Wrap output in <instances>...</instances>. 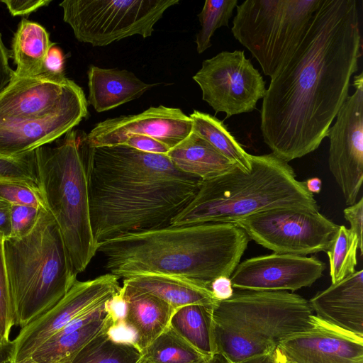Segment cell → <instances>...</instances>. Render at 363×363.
I'll return each mask as SVG.
<instances>
[{
  "label": "cell",
  "instance_id": "19",
  "mask_svg": "<svg viewBox=\"0 0 363 363\" xmlns=\"http://www.w3.org/2000/svg\"><path fill=\"white\" fill-rule=\"evenodd\" d=\"M315 315L363 335V270L318 291L308 301Z\"/></svg>",
  "mask_w": 363,
  "mask_h": 363
},
{
  "label": "cell",
  "instance_id": "25",
  "mask_svg": "<svg viewBox=\"0 0 363 363\" xmlns=\"http://www.w3.org/2000/svg\"><path fill=\"white\" fill-rule=\"evenodd\" d=\"M213 306L190 304L174 310L169 326L203 354L215 353L213 340Z\"/></svg>",
  "mask_w": 363,
  "mask_h": 363
},
{
  "label": "cell",
  "instance_id": "24",
  "mask_svg": "<svg viewBox=\"0 0 363 363\" xmlns=\"http://www.w3.org/2000/svg\"><path fill=\"white\" fill-rule=\"evenodd\" d=\"M55 45L43 26L22 18L12 40V57L16 65L14 77L40 75L47 54Z\"/></svg>",
  "mask_w": 363,
  "mask_h": 363
},
{
  "label": "cell",
  "instance_id": "14",
  "mask_svg": "<svg viewBox=\"0 0 363 363\" xmlns=\"http://www.w3.org/2000/svg\"><path fill=\"white\" fill-rule=\"evenodd\" d=\"M86 99L83 89L65 75L14 77L0 94V123L41 118Z\"/></svg>",
  "mask_w": 363,
  "mask_h": 363
},
{
  "label": "cell",
  "instance_id": "17",
  "mask_svg": "<svg viewBox=\"0 0 363 363\" xmlns=\"http://www.w3.org/2000/svg\"><path fill=\"white\" fill-rule=\"evenodd\" d=\"M311 327L294 333L277 348L294 363H363V335L313 314Z\"/></svg>",
  "mask_w": 363,
  "mask_h": 363
},
{
  "label": "cell",
  "instance_id": "27",
  "mask_svg": "<svg viewBox=\"0 0 363 363\" xmlns=\"http://www.w3.org/2000/svg\"><path fill=\"white\" fill-rule=\"evenodd\" d=\"M189 117L192 121L193 132L208 141L242 170L249 172L251 169V155L231 135L223 121L197 110H194Z\"/></svg>",
  "mask_w": 363,
  "mask_h": 363
},
{
  "label": "cell",
  "instance_id": "9",
  "mask_svg": "<svg viewBox=\"0 0 363 363\" xmlns=\"http://www.w3.org/2000/svg\"><path fill=\"white\" fill-rule=\"evenodd\" d=\"M179 0H65L63 20L77 40L94 47L139 35H152L164 13Z\"/></svg>",
  "mask_w": 363,
  "mask_h": 363
},
{
  "label": "cell",
  "instance_id": "11",
  "mask_svg": "<svg viewBox=\"0 0 363 363\" xmlns=\"http://www.w3.org/2000/svg\"><path fill=\"white\" fill-rule=\"evenodd\" d=\"M202 99L215 111L233 115L252 112L266 94L265 82L242 50L223 51L203 61L193 76Z\"/></svg>",
  "mask_w": 363,
  "mask_h": 363
},
{
  "label": "cell",
  "instance_id": "3",
  "mask_svg": "<svg viewBox=\"0 0 363 363\" xmlns=\"http://www.w3.org/2000/svg\"><path fill=\"white\" fill-rule=\"evenodd\" d=\"M250 240L235 223L169 225L104 241L97 252L107 272L118 279L169 274L209 289L217 277H230Z\"/></svg>",
  "mask_w": 363,
  "mask_h": 363
},
{
  "label": "cell",
  "instance_id": "39",
  "mask_svg": "<svg viewBox=\"0 0 363 363\" xmlns=\"http://www.w3.org/2000/svg\"><path fill=\"white\" fill-rule=\"evenodd\" d=\"M344 217L350 225V230L357 235L360 249L362 251V220H363V198L343 211ZM363 252V251H362Z\"/></svg>",
  "mask_w": 363,
  "mask_h": 363
},
{
  "label": "cell",
  "instance_id": "1",
  "mask_svg": "<svg viewBox=\"0 0 363 363\" xmlns=\"http://www.w3.org/2000/svg\"><path fill=\"white\" fill-rule=\"evenodd\" d=\"M359 23L357 0H321L295 52L271 79L260 128L281 160L302 157L328 136L358 70Z\"/></svg>",
  "mask_w": 363,
  "mask_h": 363
},
{
  "label": "cell",
  "instance_id": "34",
  "mask_svg": "<svg viewBox=\"0 0 363 363\" xmlns=\"http://www.w3.org/2000/svg\"><path fill=\"white\" fill-rule=\"evenodd\" d=\"M0 197L11 204L48 211L38 186L21 181H0Z\"/></svg>",
  "mask_w": 363,
  "mask_h": 363
},
{
  "label": "cell",
  "instance_id": "33",
  "mask_svg": "<svg viewBox=\"0 0 363 363\" xmlns=\"http://www.w3.org/2000/svg\"><path fill=\"white\" fill-rule=\"evenodd\" d=\"M0 181H21L38 186L35 150L16 157L0 155Z\"/></svg>",
  "mask_w": 363,
  "mask_h": 363
},
{
  "label": "cell",
  "instance_id": "43",
  "mask_svg": "<svg viewBox=\"0 0 363 363\" xmlns=\"http://www.w3.org/2000/svg\"><path fill=\"white\" fill-rule=\"evenodd\" d=\"M11 204L0 197V238L2 240L10 238Z\"/></svg>",
  "mask_w": 363,
  "mask_h": 363
},
{
  "label": "cell",
  "instance_id": "31",
  "mask_svg": "<svg viewBox=\"0 0 363 363\" xmlns=\"http://www.w3.org/2000/svg\"><path fill=\"white\" fill-rule=\"evenodd\" d=\"M358 249L362 256L363 252L355 233L345 225H340L331 247L326 252L332 284L341 281L355 272Z\"/></svg>",
  "mask_w": 363,
  "mask_h": 363
},
{
  "label": "cell",
  "instance_id": "10",
  "mask_svg": "<svg viewBox=\"0 0 363 363\" xmlns=\"http://www.w3.org/2000/svg\"><path fill=\"white\" fill-rule=\"evenodd\" d=\"M235 224L274 253L300 256L326 252L340 228L318 211L286 208L257 213Z\"/></svg>",
  "mask_w": 363,
  "mask_h": 363
},
{
  "label": "cell",
  "instance_id": "23",
  "mask_svg": "<svg viewBox=\"0 0 363 363\" xmlns=\"http://www.w3.org/2000/svg\"><path fill=\"white\" fill-rule=\"evenodd\" d=\"M123 283L158 297L174 310L190 304L214 306L218 301L208 288L178 276L145 274L124 279Z\"/></svg>",
  "mask_w": 363,
  "mask_h": 363
},
{
  "label": "cell",
  "instance_id": "38",
  "mask_svg": "<svg viewBox=\"0 0 363 363\" xmlns=\"http://www.w3.org/2000/svg\"><path fill=\"white\" fill-rule=\"evenodd\" d=\"M64 69L65 56L62 50L55 45L47 54L41 74L52 77L63 76Z\"/></svg>",
  "mask_w": 363,
  "mask_h": 363
},
{
  "label": "cell",
  "instance_id": "51",
  "mask_svg": "<svg viewBox=\"0 0 363 363\" xmlns=\"http://www.w3.org/2000/svg\"><path fill=\"white\" fill-rule=\"evenodd\" d=\"M285 363H294V362H289V361H288V360H286V359Z\"/></svg>",
  "mask_w": 363,
  "mask_h": 363
},
{
  "label": "cell",
  "instance_id": "37",
  "mask_svg": "<svg viewBox=\"0 0 363 363\" xmlns=\"http://www.w3.org/2000/svg\"><path fill=\"white\" fill-rule=\"evenodd\" d=\"M121 145L128 146L135 150L155 154H164L169 151L167 145L148 136L130 134L128 135Z\"/></svg>",
  "mask_w": 363,
  "mask_h": 363
},
{
  "label": "cell",
  "instance_id": "12",
  "mask_svg": "<svg viewBox=\"0 0 363 363\" xmlns=\"http://www.w3.org/2000/svg\"><path fill=\"white\" fill-rule=\"evenodd\" d=\"M354 92L348 96L330 127L328 165L345 203L357 201L363 182V77H354Z\"/></svg>",
  "mask_w": 363,
  "mask_h": 363
},
{
  "label": "cell",
  "instance_id": "16",
  "mask_svg": "<svg viewBox=\"0 0 363 363\" xmlns=\"http://www.w3.org/2000/svg\"><path fill=\"white\" fill-rule=\"evenodd\" d=\"M192 131V121L180 108L152 106L134 115L107 118L87 134L93 147L121 145L130 134L152 138L171 148Z\"/></svg>",
  "mask_w": 363,
  "mask_h": 363
},
{
  "label": "cell",
  "instance_id": "45",
  "mask_svg": "<svg viewBox=\"0 0 363 363\" xmlns=\"http://www.w3.org/2000/svg\"><path fill=\"white\" fill-rule=\"evenodd\" d=\"M308 191L311 194H318L321 190L322 182L318 177L308 179L306 182Z\"/></svg>",
  "mask_w": 363,
  "mask_h": 363
},
{
  "label": "cell",
  "instance_id": "44",
  "mask_svg": "<svg viewBox=\"0 0 363 363\" xmlns=\"http://www.w3.org/2000/svg\"><path fill=\"white\" fill-rule=\"evenodd\" d=\"M14 352V345L13 341L9 343L0 342V363H6L9 359H12Z\"/></svg>",
  "mask_w": 363,
  "mask_h": 363
},
{
  "label": "cell",
  "instance_id": "48",
  "mask_svg": "<svg viewBox=\"0 0 363 363\" xmlns=\"http://www.w3.org/2000/svg\"><path fill=\"white\" fill-rule=\"evenodd\" d=\"M274 358L275 363H285L286 362V357L277 348L274 351Z\"/></svg>",
  "mask_w": 363,
  "mask_h": 363
},
{
  "label": "cell",
  "instance_id": "29",
  "mask_svg": "<svg viewBox=\"0 0 363 363\" xmlns=\"http://www.w3.org/2000/svg\"><path fill=\"white\" fill-rule=\"evenodd\" d=\"M215 353L230 363H240L253 357L273 353L277 346L267 341L219 327L213 323Z\"/></svg>",
  "mask_w": 363,
  "mask_h": 363
},
{
  "label": "cell",
  "instance_id": "5",
  "mask_svg": "<svg viewBox=\"0 0 363 363\" xmlns=\"http://www.w3.org/2000/svg\"><path fill=\"white\" fill-rule=\"evenodd\" d=\"M93 151L87 134L73 130L57 145L35 150L38 188L77 274L86 269L97 252L89 210Z\"/></svg>",
  "mask_w": 363,
  "mask_h": 363
},
{
  "label": "cell",
  "instance_id": "18",
  "mask_svg": "<svg viewBox=\"0 0 363 363\" xmlns=\"http://www.w3.org/2000/svg\"><path fill=\"white\" fill-rule=\"evenodd\" d=\"M88 114L86 99L41 118L0 123V155L16 157L50 143L72 130Z\"/></svg>",
  "mask_w": 363,
  "mask_h": 363
},
{
  "label": "cell",
  "instance_id": "49",
  "mask_svg": "<svg viewBox=\"0 0 363 363\" xmlns=\"http://www.w3.org/2000/svg\"><path fill=\"white\" fill-rule=\"evenodd\" d=\"M6 363H36L30 357L25 359L19 362H13L12 359H9Z\"/></svg>",
  "mask_w": 363,
  "mask_h": 363
},
{
  "label": "cell",
  "instance_id": "26",
  "mask_svg": "<svg viewBox=\"0 0 363 363\" xmlns=\"http://www.w3.org/2000/svg\"><path fill=\"white\" fill-rule=\"evenodd\" d=\"M113 323L110 311L106 317L77 330L55 334L40 345L30 357L36 363H70L74 355L89 340Z\"/></svg>",
  "mask_w": 363,
  "mask_h": 363
},
{
  "label": "cell",
  "instance_id": "36",
  "mask_svg": "<svg viewBox=\"0 0 363 363\" xmlns=\"http://www.w3.org/2000/svg\"><path fill=\"white\" fill-rule=\"evenodd\" d=\"M43 211L30 206L11 204L10 238H21L30 233Z\"/></svg>",
  "mask_w": 363,
  "mask_h": 363
},
{
  "label": "cell",
  "instance_id": "46",
  "mask_svg": "<svg viewBox=\"0 0 363 363\" xmlns=\"http://www.w3.org/2000/svg\"><path fill=\"white\" fill-rule=\"evenodd\" d=\"M240 363H275L274 352L270 354L259 355Z\"/></svg>",
  "mask_w": 363,
  "mask_h": 363
},
{
  "label": "cell",
  "instance_id": "20",
  "mask_svg": "<svg viewBox=\"0 0 363 363\" xmlns=\"http://www.w3.org/2000/svg\"><path fill=\"white\" fill-rule=\"evenodd\" d=\"M125 301L123 325L135 335V345L143 352L169 327L174 309L149 293L123 283Z\"/></svg>",
  "mask_w": 363,
  "mask_h": 363
},
{
  "label": "cell",
  "instance_id": "22",
  "mask_svg": "<svg viewBox=\"0 0 363 363\" xmlns=\"http://www.w3.org/2000/svg\"><path fill=\"white\" fill-rule=\"evenodd\" d=\"M167 155L177 169L201 180L220 176L238 167L193 131L171 148Z\"/></svg>",
  "mask_w": 363,
  "mask_h": 363
},
{
  "label": "cell",
  "instance_id": "15",
  "mask_svg": "<svg viewBox=\"0 0 363 363\" xmlns=\"http://www.w3.org/2000/svg\"><path fill=\"white\" fill-rule=\"evenodd\" d=\"M325 267L315 256L273 253L239 263L230 278L238 290L294 291L311 286Z\"/></svg>",
  "mask_w": 363,
  "mask_h": 363
},
{
  "label": "cell",
  "instance_id": "40",
  "mask_svg": "<svg viewBox=\"0 0 363 363\" xmlns=\"http://www.w3.org/2000/svg\"><path fill=\"white\" fill-rule=\"evenodd\" d=\"M50 0H4L0 3L6 4L13 16L28 15L40 7L48 6Z\"/></svg>",
  "mask_w": 363,
  "mask_h": 363
},
{
  "label": "cell",
  "instance_id": "8",
  "mask_svg": "<svg viewBox=\"0 0 363 363\" xmlns=\"http://www.w3.org/2000/svg\"><path fill=\"white\" fill-rule=\"evenodd\" d=\"M313 311L308 301L287 291L238 290L218 301L213 323L277 347L287 337L309 329Z\"/></svg>",
  "mask_w": 363,
  "mask_h": 363
},
{
  "label": "cell",
  "instance_id": "42",
  "mask_svg": "<svg viewBox=\"0 0 363 363\" xmlns=\"http://www.w3.org/2000/svg\"><path fill=\"white\" fill-rule=\"evenodd\" d=\"M209 289L214 298L218 301L230 298L234 293L230 278L224 276L215 279L211 282Z\"/></svg>",
  "mask_w": 363,
  "mask_h": 363
},
{
  "label": "cell",
  "instance_id": "35",
  "mask_svg": "<svg viewBox=\"0 0 363 363\" xmlns=\"http://www.w3.org/2000/svg\"><path fill=\"white\" fill-rule=\"evenodd\" d=\"M15 325L7 273L4 256L3 240L0 238V342L9 343Z\"/></svg>",
  "mask_w": 363,
  "mask_h": 363
},
{
  "label": "cell",
  "instance_id": "47",
  "mask_svg": "<svg viewBox=\"0 0 363 363\" xmlns=\"http://www.w3.org/2000/svg\"><path fill=\"white\" fill-rule=\"evenodd\" d=\"M205 363H230L225 357L220 354H214Z\"/></svg>",
  "mask_w": 363,
  "mask_h": 363
},
{
  "label": "cell",
  "instance_id": "50",
  "mask_svg": "<svg viewBox=\"0 0 363 363\" xmlns=\"http://www.w3.org/2000/svg\"><path fill=\"white\" fill-rule=\"evenodd\" d=\"M138 363H147V362L142 358Z\"/></svg>",
  "mask_w": 363,
  "mask_h": 363
},
{
  "label": "cell",
  "instance_id": "7",
  "mask_svg": "<svg viewBox=\"0 0 363 363\" xmlns=\"http://www.w3.org/2000/svg\"><path fill=\"white\" fill-rule=\"evenodd\" d=\"M321 0H246L237 5L234 38L274 77L301 42Z\"/></svg>",
  "mask_w": 363,
  "mask_h": 363
},
{
  "label": "cell",
  "instance_id": "30",
  "mask_svg": "<svg viewBox=\"0 0 363 363\" xmlns=\"http://www.w3.org/2000/svg\"><path fill=\"white\" fill-rule=\"evenodd\" d=\"M142 353L147 363H205L211 357L195 349L169 326Z\"/></svg>",
  "mask_w": 363,
  "mask_h": 363
},
{
  "label": "cell",
  "instance_id": "32",
  "mask_svg": "<svg viewBox=\"0 0 363 363\" xmlns=\"http://www.w3.org/2000/svg\"><path fill=\"white\" fill-rule=\"evenodd\" d=\"M238 0H206L198 14L201 28L196 35V51L201 54L211 46L214 32L221 26H228Z\"/></svg>",
  "mask_w": 363,
  "mask_h": 363
},
{
  "label": "cell",
  "instance_id": "41",
  "mask_svg": "<svg viewBox=\"0 0 363 363\" xmlns=\"http://www.w3.org/2000/svg\"><path fill=\"white\" fill-rule=\"evenodd\" d=\"M9 50L6 48L0 33V94L14 78V70L9 65Z\"/></svg>",
  "mask_w": 363,
  "mask_h": 363
},
{
  "label": "cell",
  "instance_id": "4",
  "mask_svg": "<svg viewBox=\"0 0 363 363\" xmlns=\"http://www.w3.org/2000/svg\"><path fill=\"white\" fill-rule=\"evenodd\" d=\"M251 165L249 172L236 167L202 180L194 199L170 225L235 223L253 214L282 208L318 211L313 194L306 182L296 179L288 162L269 153L251 155Z\"/></svg>",
  "mask_w": 363,
  "mask_h": 363
},
{
  "label": "cell",
  "instance_id": "28",
  "mask_svg": "<svg viewBox=\"0 0 363 363\" xmlns=\"http://www.w3.org/2000/svg\"><path fill=\"white\" fill-rule=\"evenodd\" d=\"M113 324L89 340L70 363H138L142 352L133 342L115 340L109 333Z\"/></svg>",
  "mask_w": 363,
  "mask_h": 363
},
{
  "label": "cell",
  "instance_id": "2",
  "mask_svg": "<svg viewBox=\"0 0 363 363\" xmlns=\"http://www.w3.org/2000/svg\"><path fill=\"white\" fill-rule=\"evenodd\" d=\"M201 181L177 169L164 154L124 145L94 147L89 190L97 247L108 240L169 226Z\"/></svg>",
  "mask_w": 363,
  "mask_h": 363
},
{
  "label": "cell",
  "instance_id": "21",
  "mask_svg": "<svg viewBox=\"0 0 363 363\" xmlns=\"http://www.w3.org/2000/svg\"><path fill=\"white\" fill-rule=\"evenodd\" d=\"M88 104L99 113L107 111L140 97L157 85L147 84L126 69L91 65L87 72Z\"/></svg>",
  "mask_w": 363,
  "mask_h": 363
},
{
  "label": "cell",
  "instance_id": "6",
  "mask_svg": "<svg viewBox=\"0 0 363 363\" xmlns=\"http://www.w3.org/2000/svg\"><path fill=\"white\" fill-rule=\"evenodd\" d=\"M3 250L15 325L21 328L55 306L77 274L48 211L27 235L3 240Z\"/></svg>",
  "mask_w": 363,
  "mask_h": 363
},
{
  "label": "cell",
  "instance_id": "13",
  "mask_svg": "<svg viewBox=\"0 0 363 363\" xmlns=\"http://www.w3.org/2000/svg\"><path fill=\"white\" fill-rule=\"evenodd\" d=\"M118 278L107 273L93 279H77L65 296L52 308L21 328L12 340V360L22 361L74 318L108 301L121 289Z\"/></svg>",
  "mask_w": 363,
  "mask_h": 363
}]
</instances>
